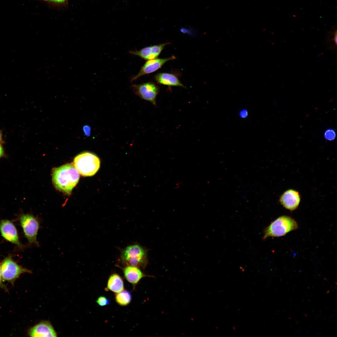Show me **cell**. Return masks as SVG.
Instances as JSON below:
<instances>
[{
    "mask_svg": "<svg viewBox=\"0 0 337 337\" xmlns=\"http://www.w3.org/2000/svg\"><path fill=\"white\" fill-rule=\"evenodd\" d=\"M2 279V272L1 265H0V287L5 290V291L7 290V289L5 285L3 283Z\"/></svg>",
    "mask_w": 337,
    "mask_h": 337,
    "instance_id": "obj_22",
    "label": "cell"
},
{
    "mask_svg": "<svg viewBox=\"0 0 337 337\" xmlns=\"http://www.w3.org/2000/svg\"><path fill=\"white\" fill-rule=\"evenodd\" d=\"M96 302L100 306H104L109 305L110 302V299L106 297L101 295L97 299Z\"/></svg>",
    "mask_w": 337,
    "mask_h": 337,
    "instance_id": "obj_19",
    "label": "cell"
},
{
    "mask_svg": "<svg viewBox=\"0 0 337 337\" xmlns=\"http://www.w3.org/2000/svg\"><path fill=\"white\" fill-rule=\"evenodd\" d=\"M83 130L85 135L88 136L90 134V129L89 126H85L83 128Z\"/></svg>",
    "mask_w": 337,
    "mask_h": 337,
    "instance_id": "obj_23",
    "label": "cell"
},
{
    "mask_svg": "<svg viewBox=\"0 0 337 337\" xmlns=\"http://www.w3.org/2000/svg\"><path fill=\"white\" fill-rule=\"evenodd\" d=\"M174 56L164 58L148 60L141 68L138 73L131 79L133 81L142 76L153 73L160 68L166 62L175 59Z\"/></svg>",
    "mask_w": 337,
    "mask_h": 337,
    "instance_id": "obj_9",
    "label": "cell"
},
{
    "mask_svg": "<svg viewBox=\"0 0 337 337\" xmlns=\"http://www.w3.org/2000/svg\"><path fill=\"white\" fill-rule=\"evenodd\" d=\"M2 142V131L0 130V143Z\"/></svg>",
    "mask_w": 337,
    "mask_h": 337,
    "instance_id": "obj_25",
    "label": "cell"
},
{
    "mask_svg": "<svg viewBox=\"0 0 337 337\" xmlns=\"http://www.w3.org/2000/svg\"><path fill=\"white\" fill-rule=\"evenodd\" d=\"M49 4L54 6L66 5L67 4L68 0H42Z\"/></svg>",
    "mask_w": 337,
    "mask_h": 337,
    "instance_id": "obj_20",
    "label": "cell"
},
{
    "mask_svg": "<svg viewBox=\"0 0 337 337\" xmlns=\"http://www.w3.org/2000/svg\"><path fill=\"white\" fill-rule=\"evenodd\" d=\"M73 164L81 175L90 176L95 174L99 170L100 162L99 158L93 153L84 152L75 157Z\"/></svg>",
    "mask_w": 337,
    "mask_h": 337,
    "instance_id": "obj_4",
    "label": "cell"
},
{
    "mask_svg": "<svg viewBox=\"0 0 337 337\" xmlns=\"http://www.w3.org/2000/svg\"><path fill=\"white\" fill-rule=\"evenodd\" d=\"M115 299L116 302L119 305L125 306L129 305L132 299V295L128 291L123 290L115 293Z\"/></svg>",
    "mask_w": 337,
    "mask_h": 337,
    "instance_id": "obj_16",
    "label": "cell"
},
{
    "mask_svg": "<svg viewBox=\"0 0 337 337\" xmlns=\"http://www.w3.org/2000/svg\"><path fill=\"white\" fill-rule=\"evenodd\" d=\"M0 231L2 236L7 241L22 248L16 228L13 223L8 220H2L0 222Z\"/></svg>",
    "mask_w": 337,
    "mask_h": 337,
    "instance_id": "obj_8",
    "label": "cell"
},
{
    "mask_svg": "<svg viewBox=\"0 0 337 337\" xmlns=\"http://www.w3.org/2000/svg\"><path fill=\"white\" fill-rule=\"evenodd\" d=\"M329 34L327 36V43L329 44V49H335L337 46V29L336 27L334 28L333 30H331L329 32Z\"/></svg>",
    "mask_w": 337,
    "mask_h": 337,
    "instance_id": "obj_17",
    "label": "cell"
},
{
    "mask_svg": "<svg viewBox=\"0 0 337 337\" xmlns=\"http://www.w3.org/2000/svg\"><path fill=\"white\" fill-rule=\"evenodd\" d=\"M120 260L126 266H132L144 268L148 263L147 251L139 245L128 246L122 251Z\"/></svg>",
    "mask_w": 337,
    "mask_h": 337,
    "instance_id": "obj_2",
    "label": "cell"
},
{
    "mask_svg": "<svg viewBox=\"0 0 337 337\" xmlns=\"http://www.w3.org/2000/svg\"><path fill=\"white\" fill-rule=\"evenodd\" d=\"M169 43H165L144 47L139 50L132 51L130 53L147 60L154 59L159 56L162 50Z\"/></svg>",
    "mask_w": 337,
    "mask_h": 337,
    "instance_id": "obj_11",
    "label": "cell"
},
{
    "mask_svg": "<svg viewBox=\"0 0 337 337\" xmlns=\"http://www.w3.org/2000/svg\"><path fill=\"white\" fill-rule=\"evenodd\" d=\"M28 334L31 337L57 336L51 323L46 320L42 321L31 328L28 331Z\"/></svg>",
    "mask_w": 337,
    "mask_h": 337,
    "instance_id": "obj_10",
    "label": "cell"
},
{
    "mask_svg": "<svg viewBox=\"0 0 337 337\" xmlns=\"http://www.w3.org/2000/svg\"><path fill=\"white\" fill-rule=\"evenodd\" d=\"M2 281L13 285L15 280L24 273H32L31 271L18 265L10 256L6 257L1 265Z\"/></svg>",
    "mask_w": 337,
    "mask_h": 337,
    "instance_id": "obj_6",
    "label": "cell"
},
{
    "mask_svg": "<svg viewBox=\"0 0 337 337\" xmlns=\"http://www.w3.org/2000/svg\"><path fill=\"white\" fill-rule=\"evenodd\" d=\"M298 228V224L294 219L287 216H281L272 222L265 228L263 239L265 240L270 237L284 236Z\"/></svg>",
    "mask_w": 337,
    "mask_h": 337,
    "instance_id": "obj_3",
    "label": "cell"
},
{
    "mask_svg": "<svg viewBox=\"0 0 337 337\" xmlns=\"http://www.w3.org/2000/svg\"><path fill=\"white\" fill-rule=\"evenodd\" d=\"M300 201L299 193L297 191L288 190L281 196L280 201L283 206L291 211L295 210L298 206Z\"/></svg>",
    "mask_w": 337,
    "mask_h": 337,
    "instance_id": "obj_12",
    "label": "cell"
},
{
    "mask_svg": "<svg viewBox=\"0 0 337 337\" xmlns=\"http://www.w3.org/2000/svg\"><path fill=\"white\" fill-rule=\"evenodd\" d=\"M4 154V151L3 148L1 143H0V159L3 156Z\"/></svg>",
    "mask_w": 337,
    "mask_h": 337,
    "instance_id": "obj_24",
    "label": "cell"
},
{
    "mask_svg": "<svg viewBox=\"0 0 337 337\" xmlns=\"http://www.w3.org/2000/svg\"><path fill=\"white\" fill-rule=\"evenodd\" d=\"M131 87L135 94L140 98L156 105V98L159 89L154 83L148 82L139 85L134 84Z\"/></svg>",
    "mask_w": 337,
    "mask_h": 337,
    "instance_id": "obj_7",
    "label": "cell"
},
{
    "mask_svg": "<svg viewBox=\"0 0 337 337\" xmlns=\"http://www.w3.org/2000/svg\"><path fill=\"white\" fill-rule=\"evenodd\" d=\"M155 79L158 83L164 85L185 88L178 78L175 75L172 74L168 73H159L155 76Z\"/></svg>",
    "mask_w": 337,
    "mask_h": 337,
    "instance_id": "obj_14",
    "label": "cell"
},
{
    "mask_svg": "<svg viewBox=\"0 0 337 337\" xmlns=\"http://www.w3.org/2000/svg\"><path fill=\"white\" fill-rule=\"evenodd\" d=\"M239 115L241 118L246 119L248 116V112L247 110L243 109L241 110L239 112Z\"/></svg>",
    "mask_w": 337,
    "mask_h": 337,
    "instance_id": "obj_21",
    "label": "cell"
},
{
    "mask_svg": "<svg viewBox=\"0 0 337 337\" xmlns=\"http://www.w3.org/2000/svg\"><path fill=\"white\" fill-rule=\"evenodd\" d=\"M324 136L326 140L329 141L333 140L335 138V132L333 129H327L325 131Z\"/></svg>",
    "mask_w": 337,
    "mask_h": 337,
    "instance_id": "obj_18",
    "label": "cell"
},
{
    "mask_svg": "<svg viewBox=\"0 0 337 337\" xmlns=\"http://www.w3.org/2000/svg\"><path fill=\"white\" fill-rule=\"evenodd\" d=\"M79 172L73 164L68 163L55 168L52 174L53 183L58 190L70 193L78 182Z\"/></svg>",
    "mask_w": 337,
    "mask_h": 337,
    "instance_id": "obj_1",
    "label": "cell"
},
{
    "mask_svg": "<svg viewBox=\"0 0 337 337\" xmlns=\"http://www.w3.org/2000/svg\"><path fill=\"white\" fill-rule=\"evenodd\" d=\"M106 291H110L115 293H119L124 290L123 280L119 274L114 273L109 276L107 281Z\"/></svg>",
    "mask_w": 337,
    "mask_h": 337,
    "instance_id": "obj_15",
    "label": "cell"
},
{
    "mask_svg": "<svg viewBox=\"0 0 337 337\" xmlns=\"http://www.w3.org/2000/svg\"><path fill=\"white\" fill-rule=\"evenodd\" d=\"M125 279L133 286L134 288L143 277L148 276L144 274L137 267L126 266L123 269Z\"/></svg>",
    "mask_w": 337,
    "mask_h": 337,
    "instance_id": "obj_13",
    "label": "cell"
},
{
    "mask_svg": "<svg viewBox=\"0 0 337 337\" xmlns=\"http://www.w3.org/2000/svg\"><path fill=\"white\" fill-rule=\"evenodd\" d=\"M20 221L24 234L28 242L39 247L37 236L40 227V220L33 215L23 213L20 216Z\"/></svg>",
    "mask_w": 337,
    "mask_h": 337,
    "instance_id": "obj_5",
    "label": "cell"
}]
</instances>
